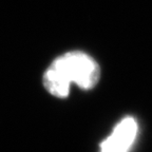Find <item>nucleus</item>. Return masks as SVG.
<instances>
[{
    "mask_svg": "<svg viewBox=\"0 0 152 152\" xmlns=\"http://www.w3.org/2000/svg\"><path fill=\"white\" fill-rule=\"evenodd\" d=\"M100 78L99 64L81 51H71L57 57L45 70L42 83L45 90L58 98H66L70 86L76 83L81 90H92Z\"/></svg>",
    "mask_w": 152,
    "mask_h": 152,
    "instance_id": "f257e3e1",
    "label": "nucleus"
},
{
    "mask_svg": "<svg viewBox=\"0 0 152 152\" xmlns=\"http://www.w3.org/2000/svg\"><path fill=\"white\" fill-rule=\"evenodd\" d=\"M136 133V121L131 116L125 117L117 124L111 135L100 144V152H128Z\"/></svg>",
    "mask_w": 152,
    "mask_h": 152,
    "instance_id": "f03ea898",
    "label": "nucleus"
}]
</instances>
